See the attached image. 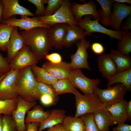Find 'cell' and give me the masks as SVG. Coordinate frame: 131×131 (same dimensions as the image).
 Here are the masks:
<instances>
[{
    "label": "cell",
    "mask_w": 131,
    "mask_h": 131,
    "mask_svg": "<svg viewBox=\"0 0 131 131\" xmlns=\"http://www.w3.org/2000/svg\"><path fill=\"white\" fill-rule=\"evenodd\" d=\"M48 29L38 27L28 31H21L19 32L24 38L26 45L29 47L39 61L45 57L52 49L49 38Z\"/></svg>",
    "instance_id": "6da1fadb"
},
{
    "label": "cell",
    "mask_w": 131,
    "mask_h": 131,
    "mask_svg": "<svg viewBox=\"0 0 131 131\" xmlns=\"http://www.w3.org/2000/svg\"><path fill=\"white\" fill-rule=\"evenodd\" d=\"M37 82L30 66H27L21 69L17 82L18 96L29 102L39 99L40 95L37 89Z\"/></svg>",
    "instance_id": "7a4b0ae2"
},
{
    "label": "cell",
    "mask_w": 131,
    "mask_h": 131,
    "mask_svg": "<svg viewBox=\"0 0 131 131\" xmlns=\"http://www.w3.org/2000/svg\"><path fill=\"white\" fill-rule=\"evenodd\" d=\"M71 3L69 0H63L60 7L53 14L48 16H38L37 17L41 21L50 27L57 24L77 26V22L70 9Z\"/></svg>",
    "instance_id": "3957f363"
},
{
    "label": "cell",
    "mask_w": 131,
    "mask_h": 131,
    "mask_svg": "<svg viewBox=\"0 0 131 131\" xmlns=\"http://www.w3.org/2000/svg\"><path fill=\"white\" fill-rule=\"evenodd\" d=\"M74 95L76 107L75 117H79L86 114H92L104 105L94 93L82 94L79 92Z\"/></svg>",
    "instance_id": "277c9868"
},
{
    "label": "cell",
    "mask_w": 131,
    "mask_h": 131,
    "mask_svg": "<svg viewBox=\"0 0 131 131\" xmlns=\"http://www.w3.org/2000/svg\"><path fill=\"white\" fill-rule=\"evenodd\" d=\"M127 90L123 84L116 83L113 86L102 89L98 87L95 89L93 93L105 106H107L124 99Z\"/></svg>",
    "instance_id": "5b68a950"
},
{
    "label": "cell",
    "mask_w": 131,
    "mask_h": 131,
    "mask_svg": "<svg viewBox=\"0 0 131 131\" xmlns=\"http://www.w3.org/2000/svg\"><path fill=\"white\" fill-rule=\"evenodd\" d=\"M91 15L86 16L77 22L78 25L82 29L85 30L88 33L91 34L94 32H98L105 34L110 38L111 40L114 38L118 41L122 38V31L113 30L107 29L99 23L100 17L94 20Z\"/></svg>",
    "instance_id": "8992f818"
},
{
    "label": "cell",
    "mask_w": 131,
    "mask_h": 131,
    "mask_svg": "<svg viewBox=\"0 0 131 131\" xmlns=\"http://www.w3.org/2000/svg\"><path fill=\"white\" fill-rule=\"evenodd\" d=\"M68 78L75 88L85 94L93 93L100 83L98 78L91 79L86 77L80 69H73Z\"/></svg>",
    "instance_id": "52a82bcc"
},
{
    "label": "cell",
    "mask_w": 131,
    "mask_h": 131,
    "mask_svg": "<svg viewBox=\"0 0 131 131\" xmlns=\"http://www.w3.org/2000/svg\"><path fill=\"white\" fill-rule=\"evenodd\" d=\"M20 70L11 69L0 82V100L17 98L18 96L17 82Z\"/></svg>",
    "instance_id": "ba28073f"
},
{
    "label": "cell",
    "mask_w": 131,
    "mask_h": 131,
    "mask_svg": "<svg viewBox=\"0 0 131 131\" xmlns=\"http://www.w3.org/2000/svg\"><path fill=\"white\" fill-rule=\"evenodd\" d=\"M76 44V51L70 57V63L72 69L83 68L90 71L88 62L89 57L87 51L91 46L90 42L84 38L78 41Z\"/></svg>",
    "instance_id": "9c48e42d"
},
{
    "label": "cell",
    "mask_w": 131,
    "mask_h": 131,
    "mask_svg": "<svg viewBox=\"0 0 131 131\" xmlns=\"http://www.w3.org/2000/svg\"><path fill=\"white\" fill-rule=\"evenodd\" d=\"M39 61L29 47L25 45L16 54L9 65L11 69L20 70L36 65Z\"/></svg>",
    "instance_id": "30bf717a"
},
{
    "label": "cell",
    "mask_w": 131,
    "mask_h": 131,
    "mask_svg": "<svg viewBox=\"0 0 131 131\" xmlns=\"http://www.w3.org/2000/svg\"><path fill=\"white\" fill-rule=\"evenodd\" d=\"M1 23L19 28L20 31H28L38 27L48 28L51 27L40 21L37 17L30 18L26 16H21L20 18L18 19L12 17L6 20H2Z\"/></svg>",
    "instance_id": "8fae6325"
},
{
    "label": "cell",
    "mask_w": 131,
    "mask_h": 131,
    "mask_svg": "<svg viewBox=\"0 0 131 131\" xmlns=\"http://www.w3.org/2000/svg\"><path fill=\"white\" fill-rule=\"evenodd\" d=\"M17 105L12 116L15 121L17 131H26V125L25 122V117L27 112L36 105V101L32 102L26 101L18 96L17 98Z\"/></svg>",
    "instance_id": "7c38bea8"
},
{
    "label": "cell",
    "mask_w": 131,
    "mask_h": 131,
    "mask_svg": "<svg viewBox=\"0 0 131 131\" xmlns=\"http://www.w3.org/2000/svg\"><path fill=\"white\" fill-rule=\"evenodd\" d=\"M97 6L94 0L82 4L74 2L71 3L70 9L77 22L82 19L84 16H92L94 20H95L100 17L97 9Z\"/></svg>",
    "instance_id": "4fadbf2b"
},
{
    "label": "cell",
    "mask_w": 131,
    "mask_h": 131,
    "mask_svg": "<svg viewBox=\"0 0 131 131\" xmlns=\"http://www.w3.org/2000/svg\"><path fill=\"white\" fill-rule=\"evenodd\" d=\"M2 1L3 5L2 20L8 19L17 15L34 16L30 10L21 5L18 0H2Z\"/></svg>",
    "instance_id": "5bb4252c"
},
{
    "label": "cell",
    "mask_w": 131,
    "mask_h": 131,
    "mask_svg": "<svg viewBox=\"0 0 131 131\" xmlns=\"http://www.w3.org/2000/svg\"><path fill=\"white\" fill-rule=\"evenodd\" d=\"M112 6L113 11L110 20V26L115 30H120L123 19L131 15V5H127L114 1Z\"/></svg>",
    "instance_id": "9a60e30c"
},
{
    "label": "cell",
    "mask_w": 131,
    "mask_h": 131,
    "mask_svg": "<svg viewBox=\"0 0 131 131\" xmlns=\"http://www.w3.org/2000/svg\"><path fill=\"white\" fill-rule=\"evenodd\" d=\"M68 24H57L48 29L49 41L52 47L56 49H59L64 47L66 37Z\"/></svg>",
    "instance_id": "2e32d148"
},
{
    "label": "cell",
    "mask_w": 131,
    "mask_h": 131,
    "mask_svg": "<svg viewBox=\"0 0 131 131\" xmlns=\"http://www.w3.org/2000/svg\"><path fill=\"white\" fill-rule=\"evenodd\" d=\"M25 45L24 38L18 32V28L15 27L6 48L7 61L9 64L16 54Z\"/></svg>",
    "instance_id": "e0dca14e"
},
{
    "label": "cell",
    "mask_w": 131,
    "mask_h": 131,
    "mask_svg": "<svg viewBox=\"0 0 131 131\" xmlns=\"http://www.w3.org/2000/svg\"><path fill=\"white\" fill-rule=\"evenodd\" d=\"M42 66L58 80L68 78L73 70L70 63L63 61L57 64L48 61L44 63Z\"/></svg>",
    "instance_id": "ac0fdd59"
},
{
    "label": "cell",
    "mask_w": 131,
    "mask_h": 131,
    "mask_svg": "<svg viewBox=\"0 0 131 131\" xmlns=\"http://www.w3.org/2000/svg\"><path fill=\"white\" fill-rule=\"evenodd\" d=\"M98 68L103 77L109 80L118 72L116 65L109 54H102L97 58Z\"/></svg>",
    "instance_id": "d6986e66"
},
{
    "label": "cell",
    "mask_w": 131,
    "mask_h": 131,
    "mask_svg": "<svg viewBox=\"0 0 131 131\" xmlns=\"http://www.w3.org/2000/svg\"><path fill=\"white\" fill-rule=\"evenodd\" d=\"M92 114L94 121L100 131H109V127L115 124L106 106L104 105L97 109Z\"/></svg>",
    "instance_id": "ffe728a7"
},
{
    "label": "cell",
    "mask_w": 131,
    "mask_h": 131,
    "mask_svg": "<svg viewBox=\"0 0 131 131\" xmlns=\"http://www.w3.org/2000/svg\"><path fill=\"white\" fill-rule=\"evenodd\" d=\"M128 102L125 99L106 106L115 124L124 123L128 120L126 112Z\"/></svg>",
    "instance_id": "44dd1931"
},
{
    "label": "cell",
    "mask_w": 131,
    "mask_h": 131,
    "mask_svg": "<svg viewBox=\"0 0 131 131\" xmlns=\"http://www.w3.org/2000/svg\"><path fill=\"white\" fill-rule=\"evenodd\" d=\"M87 35L92 36L81 29L78 25L73 26L68 24L64 47H70Z\"/></svg>",
    "instance_id": "7402d4cb"
},
{
    "label": "cell",
    "mask_w": 131,
    "mask_h": 131,
    "mask_svg": "<svg viewBox=\"0 0 131 131\" xmlns=\"http://www.w3.org/2000/svg\"><path fill=\"white\" fill-rule=\"evenodd\" d=\"M65 112L63 109H56L52 110L48 117L39 123L38 131H42L57 125L62 124L66 116Z\"/></svg>",
    "instance_id": "603a6c76"
},
{
    "label": "cell",
    "mask_w": 131,
    "mask_h": 131,
    "mask_svg": "<svg viewBox=\"0 0 131 131\" xmlns=\"http://www.w3.org/2000/svg\"><path fill=\"white\" fill-rule=\"evenodd\" d=\"M109 54L116 65L118 73L131 68V58L129 55L122 54L114 49L111 50Z\"/></svg>",
    "instance_id": "cb8c5ba5"
},
{
    "label": "cell",
    "mask_w": 131,
    "mask_h": 131,
    "mask_svg": "<svg viewBox=\"0 0 131 131\" xmlns=\"http://www.w3.org/2000/svg\"><path fill=\"white\" fill-rule=\"evenodd\" d=\"M101 8L97 10L101 18L100 22L105 27L110 26V20L112 12L111 8L114 1L112 0H97Z\"/></svg>",
    "instance_id": "d4e9b609"
},
{
    "label": "cell",
    "mask_w": 131,
    "mask_h": 131,
    "mask_svg": "<svg viewBox=\"0 0 131 131\" xmlns=\"http://www.w3.org/2000/svg\"><path fill=\"white\" fill-rule=\"evenodd\" d=\"M32 108L26 113L27 116L25 119L26 125L33 122L40 123L45 120L49 115L50 113L45 111L40 106L35 105Z\"/></svg>",
    "instance_id": "484cf974"
},
{
    "label": "cell",
    "mask_w": 131,
    "mask_h": 131,
    "mask_svg": "<svg viewBox=\"0 0 131 131\" xmlns=\"http://www.w3.org/2000/svg\"><path fill=\"white\" fill-rule=\"evenodd\" d=\"M120 83L124 85L127 90H131V68L117 73L108 80L107 87H109L115 83Z\"/></svg>",
    "instance_id": "4316f807"
},
{
    "label": "cell",
    "mask_w": 131,
    "mask_h": 131,
    "mask_svg": "<svg viewBox=\"0 0 131 131\" xmlns=\"http://www.w3.org/2000/svg\"><path fill=\"white\" fill-rule=\"evenodd\" d=\"M30 67L35 77L38 82L52 85L58 80L43 67L38 66L36 65Z\"/></svg>",
    "instance_id": "83f0119b"
},
{
    "label": "cell",
    "mask_w": 131,
    "mask_h": 131,
    "mask_svg": "<svg viewBox=\"0 0 131 131\" xmlns=\"http://www.w3.org/2000/svg\"><path fill=\"white\" fill-rule=\"evenodd\" d=\"M52 86L58 96L68 93H72L75 95L79 92L68 78L58 80Z\"/></svg>",
    "instance_id": "f1b7e54d"
},
{
    "label": "cell",
    "mask_w": 131,
    "mask_h": 131,
    "mask_svg": "<svg viewBox=\"0 0 131 131\" xmlns=\"http://www.w3.org/2000/svg\"><path fill=\"white\" fill-rule=\"evenodd\" d=\"M62 124L65 131H85L84 123L81 117L66 116Z\"/></svg>",
    "instance_id": "f546056e"
},
{
    "label": "cell",
    "mask_w": 131,
    "mask_h": 131,
    "mask_svg": "<svg viewBox=\"0 0 131 131\" xmlns=\"http://www.w3.org/2000/svg\"><path fill=\"white\" fill-rule=\"evenodd\" d=\"M14 27L0 24V50L6 51V48Z\"/></svg>",
    "instance_id": "4dcf8cb0"
},
{
    "label": "cell",
    "mask_w": 131,
    "mask_h": 131,
    "mask_svg": "<svg viewBox=\"0 0 131 131\" xmlns=\"http://www.w3.org/2000/svg\"><path fill=\"white\" fill-rule=\"evenodd\" d=\"M122 38L118 41L117 50L122 54L129 55L131 52V32L122 31Z\"/></svg>",
    "instance_id": "1f68e13d"
},
{
    "label": "cell",
    "mask_w": 131,
    "mask_h": 131,
    "mask_svg": "<svg viewBox=\"0 0 131 131\" xmlns=\"http://www.w3.org/2000/svg\"><path fill=\"white\" fill-rule=\"evenodd\" d=\"M17 105V98L0 100V114L12 115Z\"/></svg>",
    "instance_id": "d6a6232c"
},
{
    "label": "cell",
    "mask_w": 131,
    "mask_h": 131,
    "mask_svg": "<svg viewBox=\"0 0 131 131\" xmlns=\"http://www.w3.org/2000/svg\"><path fill=\"white\" fill-rule=\"evenodd\" d=\"M84 123L85 131H100L98 128L92 114H87L80 117Z\"/></svg>",
    "instance_id": "836d02e7"
},
{
    "label": "cell",
    "mask_w": 131,
    "mask_h": 131,
    "mask_svg": "<svg viewBox=\"0 0 131 131\" xmlns=\"http://www.w3.org/2000/svg\"><path fill=\"white\" fill-rule=\"evenodd\" d=\"M37 88L38 92L40 96L43 94H48L53 97L56 101L57 100L58 96L56 94L52 85L38 82Z\"/></svg>",
    "instance_id": "e575fe53"
},
{
    "label": "cell",
    "mask_w": 131,
    "mask_h": 131,
    "mask_svg": "<svg viewBox=\"0 0 131 131\" xmlns=\"http://www.w3.org/2000/svg\"><path fill=\"white\" fill-rule=\"evenodd\" d=\"M2 131H17L16 123L12 115H3Z\"/></svg>",
    "instance_id": "d590c367"
},
{
    "label": "cell",
    "mask_w": 131,
    "mask_h": 131,
    "mask_svg": "<svg viewBox=\"0 0 131 131\" xmlns=\"http://www.w3.org/2000/svg\"><path fill=\"white\" fill-rule=\"evenodd\" d=\"M63 1V0H48L44 16H48L53 14L60 7Z\"/></svg>",
    "instance_id": "8d00e7d4"
},
{
    "label": "cell",
    "mask_w": 131,
    "mask_h": 131,
    "mask_svg": "<svg viewBox=\"0 0 131 131\" xmlns=\"http://www.w3.org/2000/svg\"><path fill=\"white\" fill-rule=\"evenodd\" d=\"M27 1L35 5L37 9L35 14L38 16H44L45 8L44 4L47 3L48 0H28Z\"/></svg>",
    "instance_id": "74e56055"
},
{
    "label": "cell",
    "mask_w": 131,
    "mask_h": 131,
    "mask_svg": "<svg viewBox=\"0 0 131 131\" xmlns=\"http://www.w3.org/2000/svg\"><path fill=\"white\" fill-rule=\"evenodd\" d=\"M7 58L4 57L0 52V73L6 74L11 70Z\"/></svg>",
    "instance_id": "f35d334b"
},
{
    "label": "cell",
    "mask_w": 131,
    "mask_h": 131,
    "mask_svg": "<svg viewBox=\"0 0 131 131\" xmlns=\"http://www.w3.org/2000/svg\"><path fill=\"white\" fill-rule=\"evenodd\" d=\"M45 57L48 61L53 63H58L62 61V57L58 53H53L47 54Z\"/></svg>",
    "instance_id": "ab89813d"
},
{
    "label": "cell",
    "mask_w": 131,
    "mask_h": 131,
    "mask_svg": "<svg viewBox=\"0 0 131 131\" xmlns=\"http://www.w3.org/2000/svg\"><path fill=\"white\" fill-rule=\"evenodd\" d=\"M39 99L43 105L46 106L53 105L56 101L52 96L46 94H41Z\"/></svg>",
    "instance_id": "60d3db41"
},
{
    "label": "cell",
    "mask_w": 131,
    "mask_h": 131,
    "mask_svg": "<svg viewBox=\"0 0 131 131\" xmlns=\"http://www.w3.org/2000/svg\"><path fill=\"white\" fill-rule=\"evenodd\" d=\"M91 48L93 52L97 55H101L103 53L104 48L102 44L98 42L93 43L91 45Z\"/></svg>",
    "instance_id": "b9f144b4"
},
{
    "label": "cell",
    "mask_w": 131,
    "mask_h": 131,
    "mask_svg": "<svg viewBox=\"0 0 131 131\" xmlns=\"http://www.w3.org/2000/svg\"><path fill=\"white\" fill-rule=\"evenodd\" d=\"M112 130L113 131H131V125L125 123H119Z\"/></svg>",
    "instance_id": "7bdbcfd3"
},
{
    "label": "cell",
    "mask_w": 131,
    "mask_h": 131,
    "mask_svg": "<svg viewBox=\"0 0 131 131\" xmlns=\"http://www.w3.org/2000/svg\"><path fill=\"white\" fill-rule=\"evenodd\" d=\"M128 16L122 27V29L124 31H129L131 30V15Z\"/></svg>",
    "instance_id": "ee69618b"
},
{
    "label": "cell",
    "mask_w": 131,
    "mask_h": 131,
    "mask_svg": "<svg viewBox=\"0 0 131 131\" xmlns=\"http://www.w3.org/2000/svg\"><path fill=\"white\" fill-rule=\"evenodd\" d=\"M39 123L33 122L27 125L26 131H38Z\"/></svg>",
    "instance_id": "f6af8a7d"
},
{
    "label": "cell",
    "mask_w": 131,
    "mask_h": 131,
    "mask_svg": "<svg viewBox=\"0 0 131 131\" xmlns=\"http://www.w3.org/2000/svg\"><path fill=\"white\" fill-rule=\"evenodd\" d=\"M46 131H65L62 124H59L48 128Z\"/></svg>",
    "instance_id": "bcb514c9"
},
{
    "label": "cell",
    "mask_w": 131,
    "mask_h": 131,
    "mask_svg": "<svg viewBox=\"0 0 131 131\" xmlns=\"http://www.w3.org/2000/svg\"><path fill=\"white\" fill-rule=\"evenodd\" d=\"M126 112L128 120H131V100L128 102L126 108Z\"/></svg>",
    "instance_id": "7dc6e473"
},
{
    "label": "cell",
    "mask_w": 131,
    "mask_h": 131,
    "mask_svg": "<svg viewBox=\"0 0 131 131\" xmlns=\"http://www.w3.org/2000/svg\"><path fill=\"white\" fill-rule=\"evenodd\" d=\"M3 8V5L2 0H0V24L2 20V17Z\"/></svg>",
    "instance_id": "c3c4849f"
},
{
    "label": "cell",
    "mask_w": 131,
    "mask_h": 131,
    "mask_svg": "<svg viewBox=\"0 0 131 131\" xmlns=\"http://www.w3.org/2000/svg\"><path fill=\"white\" fill-rule=\"evenodd\" d=\"M113 0L115 2L121 3H127L131 4V0Z\"/></svg>",
    "instance_id": "681fc988"
},
{
    "label": "cell",
    "mask_w": 131,
    "mask_h": 131,
    "mask_svg": "<svg viewBox=\"0 0 131 131\" xmlns=\"http://www.w3.org/2000/svg\"><path fill=\"white\" fill-rule=\"evenodd\" d=\"M3 117V115L0 114V131H2Z\"/></svg>",
    "instance_id": "f907efd6"
},
{
    "label": "cell",
    "mask_w": 131,
    "mask_h": 131,
    "mask_svg": "<svg viewBox=\"0 0 131 131\" xmlns=\"http://www.w3.org/2000/svg\"><path fill=\"white\" fill-rule=\"evenodd\" d=\"M7 73L3 74L0 76V82L6 76Z\"/></svg>",
    "instance_id": "816d5d0a"
},
{
    "label": "cell",
    "mask_w": 131,
    "mask_h": 131,
    "mask_svg": "<svg viewBox=\"0 0 131 131\" xmlns=\"http://www.w3.org/2000/svg\"><path fill=\"white\" fill-rule=\"evenodd\" d=\"M3 74H2L1 73H0V76L2 75Z\"/></svg>",
    "instance_id": "f5cc1de1"
}]
</instances>
